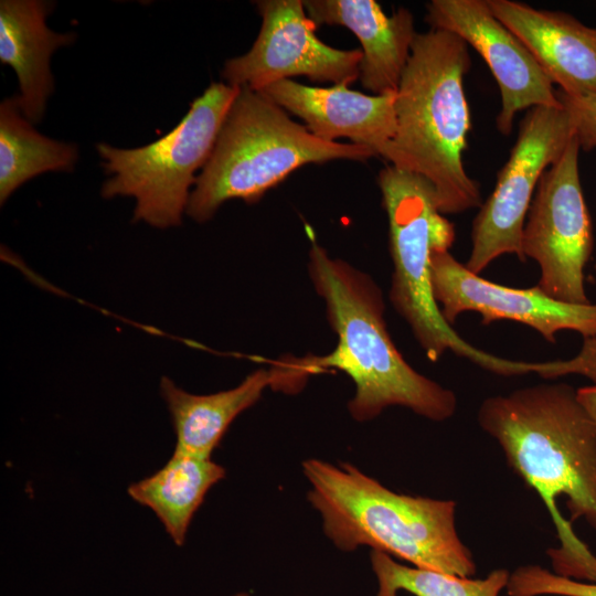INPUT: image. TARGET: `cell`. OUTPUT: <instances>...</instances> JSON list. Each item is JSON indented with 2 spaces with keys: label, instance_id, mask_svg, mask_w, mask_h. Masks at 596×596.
I'll use <instances>...</instances> for the list:
<instances>
[{
  "label": "cell",
  "instance_id": "277c9868",
  "mask_svg": "<svg viewBox=\"0 0 596 596\" xmlns=\"http://www.w3.org/2000/svg\"><path fill=\"white\" fill-rule=\"evenodd\" d=\"M470 65L459 36L433 28L417 33L395 96L396 134L386 160L428 180L441 214L483 203L462 162L470 130L464 76Z\"/></svg>",
  "mask_w": 596,
  "mask_h": 596
},
{
  "label": "cell",
  "instance_id": "44dd1931",
  "mask_svg": "<svg viewBox=\"0 0 596 596\" xmlns=\"http://www.w3.org/2000/svg\"><path fill=\"white\" fill-rule=\"evenodd\" d=\"M508 596H596V583L555 574L538 564L520 565L510 573Z\"/></svg>",
  "mask_w": 596,
  "mask_h": 596
},
{
  "label": "cell",
  "instance_id": "6da1fadb",
  "mask_svg": "<svg viewBox=\"0 0 596 596\" xmlns=\"http://www.w3.org/2000/svg\"><path fill=\"white\" fill-rule=\"evenodd\" d=\"M477 421L550 512L560 540L546 551L553 572L596 583V556L572 528L584 520L596 532V423L577 389L541 383L489 396Z\"/></svg>",
  "mask_w": 596,
  "mask_h": 596
},
{
  "label": "cell",
  "instance_id": "8fae6325",
  "mask_svg": "<svg viewBox=\"0 0 596 596\" xmlns=\"http://www.w3.org/2000/svg\"><path fill=\"white\" fill-rule=\"evenodd\" d=\"M432 286L444 318L453 326L466 311H475L482 324L511 320L556 343L558 332L575 331L596 338V304H571L552 298L538 285L514 288L492 283L470 272L449 251L432 256Z\"/></svg>",
  "mask_w": 596,
  "mask_h": 596
},
{
  "label": "cell",
  "instance_id": "ba28073f",
  "mask_svg": "<svg viewBox=\"0 0 596 596\" xmlns=\"http://www.w3.org/2000/svg\"><path fill=\"white\" fill-rule=\"evenodd\" d=\"M574 137L573 120L562 105L528 110L496 187L472 222V246L465 264L470 272L480 275L505 254L525 262L521 238L539 181Z\"/></svg>",
  "mask_w": 596,
  "mask_h": 596
},
{
  "label": "cell",
  "instance_id": "8992f818",
  "mask_svg": "<svg viewBox=\"0 0 596 596\" xmlns=\"http://www.w3.org/2000/svg\"><path fill=\"white\" fill-rule=\"evenodd\" d=\"M374 156L364 146L317 138L263 93L243 86L196 177L185 213L206 222L230 200L258 201L305 164Z\"/></svg>",
  "mask_w": 596,
  "mask_h": 596
},
{
  "label": "cell",
  "instance_id": "7402d4cb",
  "mask_svg": "<svg viewBox=\"0 0 596 596\" xmlns=\"http://www.w3.org/2000/svg\"><path fill=\"white\" fill-rule=\"evenodd\" d=\"M556 97L571 115L581 149H596V94L573 97L556 89Z\"/></svg>",
  "mask_w": 596,
  "mask_h": 596
},
{
  "label": "cell",
  "instance_id": "5bb4252c",
  "mask_svg": "<svg viewBox=\"0 0 596 596\" xmlns=\"http://www.w3.org/2000/svg\"><path fill=\"white\" fill-rule=\"evenodd\" d=\"M497 19L530 50L562 93L596 94V28L565 12L539 10L512 0H487Z\"/></svg>",
  "mask_w": 596,
  "mask_h": 596
},
{
  "label": "cell",
  "instance_id": "9c48e42d",
  "mask_svg": "<svg viewBox=\"0 0 596 596\" xmlns=\"http://www.w3.org/2000/svg\"><path fill=\"white\" fill-rule=\"evenodd\" d=\"M575 137L542 174L523 226V255L540 267L538 286L554 299L589 304L585 266L593 251V226L578 171Z\"/></svg>",
  "mask_w": 596,
  "mask_h": 596
},
{
  "label": "cell",
  "instance_id": "ac0fdd59",
  "mask_svg": "<svg viewBox=\"0 0 596 596\" xmlns=\"http://www.w3.org/2000/svg\"><path fill=\"white\" fill-rule=\"evenodd\" d=\"M225 473V469L210 458L173 453L161 469L131 483L127 491L132 500L149 508L172 541L182 546L205 494Z\"/></svg>",
  "mask_w": 596,
  "mask_h": 596
},
{
  "label": "cell",
  "instance_id": "d4e9b609",
  "mask_svg": "<svg viewBox=\"0 0 596 596\" xmlns=\"http://www.w3.org/2000/svg\"><path fill=\"white\" fill-rule=\"evenodd\" d=\"M595 272H596V263H595Z\"/></svg>",
  "mask_w": 596,
  "mask_h": 596
},
{
  "label": "cell",
  "instance_id": "30bf717a",
  "mask_svg": "<svg viewBox=\"0 0 596 596\" xmlns=\"http://www.w3.org/2000/svg\"><path fill=\"white\" fill-rule=\"evenodd\" d=\"M255 3L262 17L259 33L247 53L225 62L222 77L226 84L259 92L295 76L334 85L360 78L362 51L340 50L320 41L304 1Z\"/></svg>",
  "mask_w": 596,
  "mask_h": 596
},
{
  "label": "cell",
  "instance_id": "d6986e66",
  "mask_svg": "<svg viewBox=\"0 0 596 596\" xmlns=\"http://www.w3.org/2000/svg\"><path fill=\"white\" fill-rule=\"evenodd\" d=\"M77 147L36 131L14 95L0 104V203L30 179L50 171L71 172Z\"/></svg>",
  "mask_w": 596,
  "mask_h": 596
},
{
  "label": "cell",
  "instance_id": "603a6c76",
  "mask_svg": "<svg viewBox=\"0 0 596 596\" xmlns=\"http://www.w3.org/2000/svg\"><path fill=\"white\" fill-rule=\"evenodd\" d=\"M577 396L596 423V383L577 389Z\"/></svg>",
  "mask_w": 596,
  "mask_h": 596
},
{
  "label": "cell",
  "instance_id": "7c38bea8",
  "mask_svg": "<svg viewBox=\"0 0 596 596\" xmlns=\"http://www.w3.org/2000/svg\"><path fill=\"white\" fill-rule=\"evenodd\" d=\"M433 29L454 33L489 66L500 89L497 128L508 135L520 110L562 104L556 89L526 45L490 10L487 0H433L427 4Z\"/></svg>",
  "mask_w": 596,
  "mask_h": 596
},
{
  "label": "cell",
  "instance_id": "3957f363",
  "mask_svg": "<svg viewBox=\"0 0 596 596\" xmlns=\"http://www.w3.org/2000/svg\"><path fill=\"white\" fill-rule=\"evenodd\" d=\"M307 498L342 551L370 546L412 566L472 577L477 565L456 528V502L403 494L349 462L306 459Z\"/></svg>",
  "mask_w": 596,
  "mask_h": 596
},
{
  "label": "cell",
  "instance_id": "9a60e30c",
  "mask_svg": "<svg viewBox=\"0 0 596 596\" xmlns=\"http://www.w3.org/2000/svg\"><path fill=\"white\" fill-rule=\"evenodd\" d=\"M308 17L320 24L342 25L362 46L360 81L373 95L396 92L417 34L405 8L387 15L374 0H307Z\"/></svg>",
  "mask_w": 596,
  "mask_h": 596
},
{
  "label": "cell",
  "instance_id": "cb8c5ba5",
  "mask_svg": "<svg viewBox=\"0 0 596 596\" xmlns=\"http://www.w3.org/2000/svg\"><path fill=\"white\" fill-rule=\"evenodd\" d=\"M233 596H248V594H246V593H238V594H235V595H233Z\"/></svg>",
  "mask_w": 596,
  "mask_h": 596
},
{
  "label": "cell",
  "instance_id": "ffe728a7",
  "mask_svg": "<svg viewBox=\"0 0 596 596\" xmlns=\"http://www.w3.org/2000/svg\"><path fill=\"white\" fill-rule=\"evenodd\" d=\"M371 565L377 581L376 596H499L510 572L498 568L485 578H471L401 564L386 553L372 550Z\"/></svg>",
  "mask_w": 596,
  "mask_h": 596
},
{
  "label": "cell",
  "instance_id": "e0dca14e",
  "mask_svg": "<svg viewBox=\"0 0 596 596\" xmlns=\"http://www.w3.org/2000/svg\"><path fill=\"white\" fill-rule=\"evenodd\" d=\"M287 380L289 377L284 366L258 369L233 389L196 395L163 376L160 392L177 436L173 453L210 458L233 421L253 406L268 386L278 382L286 384Z\"/></svg>",
  "mask_w": 596,
  "mask_h": 596
},
{
  "label": "cell",
  "instance_id": "52a82bcc",
  "mask_svg": "<svg viewBox=\"0 0 596 596\" xmlns=\"http://www.w3.org/2000/svg\"><path fill=\"white\" fill-rule=\"evenodd\" d=\"M238 92L240 87L212 83L172 130L146 146L98 143L103 167L111 174L102 187L103 198L132 196L135 222L158 228L180 225L195 172L209 160Z\"/></svg>",
  "mask_w": 596,
  "mask_h": 596
},
{
  "label": "cell",
  "instance_id": "5b68a950",
  "mask_svg": "<svg viewBox=\"0 0 596 596\" xmlns=\"http://www.w3.org/2000/svg\"><path fill=\"white\" fill-rule=\"evenodd\" d=\"M379 187L387 214L393 262L390 300L427 359L436 362L451 351L501 376H547L550 362L497 356L461 338L444 318L432 286V256L449 251L456 232L438 210L433 184L421 174L389 164L380 171Z\"/></svg>",
  "mask_w": 596,
  "mask_h": 596
},
{
  "label": "cell",
  "instance_id": "2e32d148",
  "mask_svg": "<svg viewBox=\"0 0 596 596\" xmlns=\"http://www.w3.org/2000/svg\"><path fill=\"white\" fill-rule=\"evenodd\" d=\"M52 4L40 0L0 2V62L9 65L19 79V104L24 117L39 123L53 93L50 71L52 53L74 42V33H56L45 18Z\"/></svg>",
  "mask_w": 596,
  "mask_h": 596
},
{
  "label": "cell",
  "instance_id": "7a4b0ae2",
  "mask_svg": "<svg viewBox=\"0 0 596 596\" xmlns=\"http://www.w3.org/2000/svg\"><path fill=\"white\" fill-rule=\"evenodd\" d=\"M308 270L338 342L323 356L295 360L298 373L305 377L334 369L347 374L355 385L348 408L358 422L371 421L391 406L434 422L449 419L457 409L456 394L406 362L386 328L384 300L375 281L330 257L317 242L309 251Z\"/></svg>",
  "mask_w": 596,
  "mask_h": 596
},
{
  "label": "cell",
  "instance_id": "4fadbf2b",
  "mask_svg": "<svg viewBox=\"0 0 596 596\" xmlns=\"http://www.w3.org/2000/svg\"><path fill=\"white\" fill-rule=\"evenodd\" d=\"M259 92L302 119L317 138L328 142L348 138L387 159L396 134V92L368 95L347 84L318 87L292 79L276 82Z\"/></svg>",
  "mask_w": 596,
  "mask_h": 596
}]
</instances>
